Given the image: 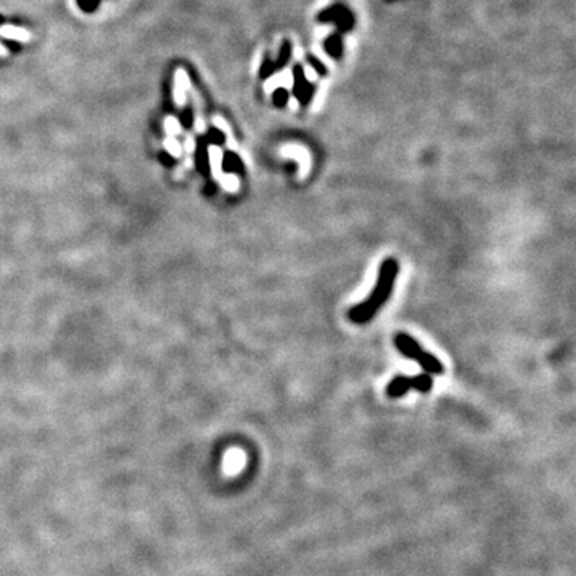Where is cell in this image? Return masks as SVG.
Listing matches in <instances>:
<instances>
[{"instance_id":"6da1fadb","label":"cell","mask_w":576,"mask_h":576,"mask_svg":"<svg viewBox=\"0 0 576 576\" xmlns=\"http://www.w3.org/2000/svg\"><path fill=\"white\" fill-rule=\"evenodd\" d=\"M397 275H399V261L396 258H387L381 262L377 285H375L365 301L355 304L354 308L349 309L348 312L349 321L359 325L370 322L372 319L378 314L381 306L386 304L387 299H389L394 288V282H396Z\"/></svg>"},{"instance_id":"7a4b0ae2","label":"cell","mask_w":576,"mask_h":576,"mask_svg":"<svg viewBox=\"0 0 576 576\" xmlns=\"http://www.w3.org/2000/svg\"><path fill=\"white\" fill-rule=\"evenodd\" d=\"M293 96H295L301 106H309L312 96L316 95V85L311 84L304 76L303 66L297 65L293 67Z\"/></svg>"},{"instance_id":"3957f363","label":"cell","mask_w":576,"mask_h":576,"mask_svg":"<svg viewBox=\"0 0 576 576\" xmlns=\"http://www.w3.org/2000/svg\"><path fill=\"white\" fill-rule=\"evenodd\" d=\"M394 346H396L400 354L415 360L416 364H419L423 357L426 355V350L419 346V343L415 338L404 333V331H400V333H396V336H394Z\"/></svg>"},{"instance_id":"277c9868","label":"cell","mask_w":576,"mask_h":576,"mask_svg":"<svg viewBox=\"0 0 576 576\" xmlns=\"http://www.w3.org/2000/svg\"><path fill=\"white\" fill-rule=\"evenodd\" d=\"M319 20L325 23L333 21L338 24V28L341 31H350L354 26L353 13H350L348 9H344L343 5H335V7L322 11V13L319 15Z\"/></svg>"},{"instance_id":"5b68a950","label":"cell","mask_w":576,"mask_h":576,"mask_svg":"<svg viewBox=\"0 0 576 576\" xmlns=\"http://www.w3.org/2000/svg\"><path fill=\"white\" fill-rule=\"evenodd\" d=\"M290 56H292V43L288 42V40H285L284 43H282V47H280V53H279L277 61L272 62L271 60L267 58V56L265 58V61H262V66H261V69H260V76H261V79L271 77L274 72L279 71V69L285 67L287 62L290 61Z\"/></svg>"},{"instance_id":"8992f818","label":"cell","mask_w":576,"mask_h":576,"mask_svg":"<svg viewBox=\"0 0 576 576\" xmlns=\"http://www.w3.org/2000/svg\"><path fill=\"white\" fill-rule=\"evenodd\" d=\"M191 90L189 76L183 67H178L175 71V84H173V99L175 106L178 109H183L186 106V93Z\"/></svg>"},{"instance_id":"52a82bcc","label":"cell","mask_w":576,"mask_h":576,"mask_svg":"<svg viewBox=\"0 0 576 576\" xmlns=\"http://www.w3.org/2000/svg\"><path fill=\"white\" fill-rule=\"evenodd\" d=\"M0 37H4V39H10V40H15V42H31L33 39V34L29 33L28 29L20 28V26H13V24H2L0 26Z\"/></svg>"},{"instance_id":"ba28073f","label":"cell","mask_w":576,"mask_h":576,"mask_svg":"<svg viewBox=\"0 0 576 576\" xmlns=\"http://www.w3.org/2000/svg\"><path fill=\"white\" fill-rule=\"evenodd\" d=\"M411 391L410 389V378L409 377H396L394 380L389 381V384L386 387V394L387 397H392V399H399L405 396L406 392Z\"/></svg>"},{"instance_id":"9c48e42d","label":"cell","mask_w":576,"mask_h":576,"mask_svg":"<svg viewBox=\"0 0 576 576\" xmlns=\"http://www.w3.org/2000/svg\"><path fill=\"white\" fill-rule=\"evenodd\" d=\"M410 378V389H415L418 392H429L432 389V377L428 373H419L416 377H409Z\"/></svg>"},{"instance_id":"30bf717a","label":"cell","mask_w":576,"mask_h":576,"mask_svg":"<svg viewBox=\"0 0 576 576\" xmlns=\"http://www.w3.org/2000/svg\"><path fill=\"white\" fill-rule=\"evenodd\" d=\"M325 50H327V53L330 56H333V58H341L343 55V39L340 34H333L330 35L327 40H325Z\"/></svg>"},{"instance_id":"8fae6325","label":"cell","mask_w":576,"mask_h":576,"mask_svg":"<svg viewBox=\"0 0 576 576\" xmlns=\"http://www.w3.org/2000/svg\"><path fill=\"white\" fill-rule=\"evenodd\" d=\"M164 148L170 153L175 159H179L181 154H183V148H181L179 141H177L175 136H167L164 140Z\"/></svg>"},{"instance_id":"7c38bea8","label":"cell","mask_w":576,"mask_h":576,"mask_svg":"<svg viewBox=\"0 0 576 576\" xmlns=\"http://www.w3.org/2000/svg\"><path fill=\"white\" fill-rule=\"evenodd\" d=\"M181 128L183 127H181V123L177 117L168 116L164 121V130H165L167 136H177L178 133H181Z\"/></svg>"},{"instance_id":"4fadbf2b","label":"cell","mask_w":576,"mask_h":576,"mask_svg":"<svg viewBox=\"0 0 576 576\" xmlns=\"http://www.w3.org/2000/svg\"><path fill=\"white\" fill-rule=\"evenodd\" d=\"M184 148H186V154H187L184 168H191V165H194V153H196V140H194V136H191V135L186 136Z\"/></svg>"},{"instance_id":"5bb4252c","label":"cell","mask_w":576,"mask_h":576,"mask_svg":"<svg viewBox=\"0 0 576 576\" xmlns=\"http://www.w3.org/2000/svg\"><path fill=\"white\" fill-rule=\"evenodd\" d=\"M288 98H290V93H288V90H285L284 87H282V89H277L274 92L272 101L275 106H277V108H285L288 103Z\"/></svg>"},{"instance_id":"9a60e30c","label":"cell","mask_w":576,"mask_h":576,"mask_svg":"<svg viewBox=\"0 0 576 576\" xmlns=\"http://www.w3.org/2000/svg\"><path fill=\"white\" fill-rule=\"evenodd\" d=\"M308 61L311 62V66L314 67V71L319 74V76H327V67H325L321 61H319L316 56H312V55H308Z\"/></svg>"},{"instance_id":"2e32d148","label":"cell","mask_w":576,"mask_h":576,"mask_svg":"<svg viewBox=\"0 0 576 576\" xmlns=\"http://www.w3.org/2000/svg\"><path fill=\"white\" fill-rule=\"evenodd\" d=\"M10 55V50L4 45V43H0V58H7Z\"/></svg>"}]
</instances>
